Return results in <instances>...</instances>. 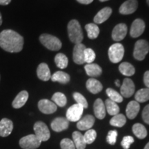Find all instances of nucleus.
I'll list each match as a JSON object with an SVG mask.
<instances>
[{
  "label": "nucleus",
  "mask_w": 149,
  "mask_h": 149,
  "mask_svg": "<svg viewBox=\"0 0 149 149\" xmlns=\"http://www.w3.org/2000/svg\"><path fill=\"white\" fill-rule=\"evenodd\" d=\"M24 37L11 29L3 30L0 33V47L8 53H19L24 46Z\"/></svg>",
  "instance_id": "1"
},
{
  "label": "nucleus",
  "mask_w": 149,
  "mask_h": 149,
  "mask_svg": "<svg viewBox=\"0 0 149 149\" xmlns=\"http://www.w3.org/2000/svg\"><path fill=\"white\" fill-rule=\"evenodd\" d=\"M68 33L70 40L75 44H80L82 42L84 35L82 30L79 22L75 19L70 21L68 24Z\"/></svg>",
  "instance_id": "2"
},
{
  "label": "nucleus",
  "mask_w": 149,
  "mask_h": 149,
  "mask_svg": "<svg viewBox=\"0 0 149 149\" xmlns=\"http://www.w3.org/2000/svg\"><path fill=\"white\" fill-rule=\"evenodd\" d=\"M40 41L43 46H45L48 50L53 51H59L62 46L59 38L53 35L46 34V33L40 35Z\"/></svg>",
  "instance_id": "3"
},
{
  "label": "nucleus",
  "mask_w": 149,
  "mask_h": 149,
  "mask_svg": "<svg viewBox=\"0 0 149 149\" xmlns=\"http://www.w3.org/2000/svg\"><path fill=\"white\" fill-rule=\"evenodd\" d=\"M149 52V44L146 40H139L135 43L134 48L133 57L138 61H142L145 59Z\"/></svg>",
  "instance_id": "4"
},
{
  "label": "nucleus",
  "mask_w": 149,
  "mask_h": 149,
  "mask_svg": "<svg viewBox=\"0 0 149 149\" xmlns=\"http://www.w3.org/2000/svg\"><path fill=\"white\" fill-rule=\"evenodd\" d=\"M124 48L120 43H115L111 46L109 50V57L111 62L116 64L120 62L124 57Z\"/></svg>",
  "instance_id": "5"
},
{
  "label": "nucleus",
  "mask_w": 149,
  "mask_h": 149,
  "mask_svg": "<svg viewBox=\"0 0 149 149\" xmlns=\"http://www.w3.org/2000/svg\"><path fill=\"white\" fill-rule=\"evenodd\" d=\"M41 141L36 135L31 134L24 136L19 140V146L23 149H36L41 145Z\"/></svg>",
  "instance_id": "6"
},
{
  "label": "nucleus",
  "mask_w": 149,
  "mask_h": 149,
  "mask_svg": "<svg viewBox=\"0 0 149 149\" xmlns=\"http://www.w3.org/2000/svg\"><path fill=\"white\" fill-rule=\"evenodd\" d=\"M35 135L41 141H46L51 137L50 130L45 123L42 122H37L33 127Z\"/></svg>",
  "instance_id": "7"
},
{
  "label": "nucleus",
  "mask_w": 149,
  "mask_h": 149,
  "mask_svg": "<svg viewBox=\"0 0 149 149\" xmlns=\"http://www.w3.org/2000/svg\"><path fill=\"white\" fill-rule=\"evenodd\" d=\"M84 109L79 104H73L67 110L66 119L69 122H78L81 119Z\"/></svg>",
  "instance_id": "8"
},
{
  "label": "nucleus",
  "mask_w": 149,
  "mask_h": 149,
  "mask_svg": "<svg viewBox=\"0 0 149 149\" xmlns=\"http://www.w3.org/2000/svg\"><path fill=\"white\" fill-rule=\"evenodd\" d=\"M39 110L44 114H52L57 110V105L53 102L43 99L38 102Z\"/></svg>",
  "instance_id": "9"
},
{
  "label": "nucleus",
  "mask_w": 149,
  "mask_h": 149,
  "mask_svg": "<svg viewBox=\"0 0 149 149\" xmlns=\"http://www.w3.org/2000/svg\"><path fill=\"white\" fill-rule=\"evenodd\" d=\"M86 46L84 44H77L74 46L73 49V53H72V58L75 64L81 65L84 64V50Z\"/></svg>",
  "instance_id": "10"
},
{
  "label": "nucleus",
  "mask_w": 149,
  "mask_h": 149,
  "mask_svg": "<svg viewBox=\"0 0 149 149\" xmlns=\"http://www.w3.org/2000/svg\"><path fill=\"white\" fill-rule=\"evenodd\" d=\"M135 92V84L132 79L126 78L123 81V84L120 88V94L124 97H130Z\"/></svg>",
  "instance_id": "11"
},
{
  "label": "nucleus",
  "mask_w": 149,
  "mask_h": 149,
  "mask_svg": "<svg viewBox=\"0 0 149 149\" xmlns=\"http://www.w3.org/2000/svg\"><path fill=\"white\" fill-rule=\"evenodd\" d=\"M145 30V23L141 19H136L132 24L130 30V36L133 38L138 37L144 33Z\"/></svg>",
  "instance_id": "12"
},
{
  "label": "nucleus",
  "mask_w": 149,
  "mask_h": 149,
  "mask_svg": "<svg viewBox=\"0 0 149 149\" xmlns=\"http://www.w3.org/2000/svg\"><path fill=\"white\" fill-rule=\"evenodd\" d=\"M127 26L125 24H119L115 26L112 32V37L113 40L116 42H120L125 38L127 34Z\"/></svg>",
  "instance_id": "13"
},
{
  "label": "nucleus",
  "mask_w": 149,
  "mask_h": 149,
  "mask_svg": "<svg viewBox=\"0 0 149 149\" xmlns=\"http://www.w3.org/2000/svg\"><path fill=\"white\" fill-rule=\"evenodd\" d=\"M137 7V0H127L121 5L119 10L122 15H130L135 13Z\"/></svg>",
  "instance_id": "14"
},
{
  "label": "nucleus",
  "mask_w": 149,
  "mask_h": 149,
  "mask_svg": "<svg viewBox=\"0 0 149 149\" xmlns=\"http://www.w3.org/2000/svg\"><path fill=\"white\" fill-rule=\"evenodd\" d=\"M69 126V121L64 117H57L51 122V126L55 132H61L66 130Z\"/></svg>",
  "instance_id": "15"
},
{
  "label": "nucleus",
  "mask_w": 149,
  "mask_h": 149,
  "mask_svg": "<svg viewBox=\"0 0 149 149\" xmlns=\"http://www.w3.org/2000/svg\"><path fill=\"white\" fill-rule=\"evenodd\" d=\"M94 123L95 117L93 115H87L78 121L77 127L80 130H89L94 125Z\"/></svg>",
  "instance_id": "16"
},
{
  "label": "nucleus",
  "mask_w": 149,
  "mask_h": 149,
  "mask_svg": "<svg viewBox=\"0 0 149 149\" xmlns=\"http://www.w3.org/2000/svg\"><path fill=\"white\" fill-rule=\"evenodd\" d=\"M13 129V123L9 119L3 118L0 121V136L5 137L10 135Z\"/></svg>",
  "instance_id": "17"
},
{
  "label": "nucleus",
  "mask_w": 149,
  "mask_h": 149,
  "mask_svg": "<svg viewBox=\"0 0 149 149\" xmlns=\"http://www.w3.org/2000/svg\"><path fill=\"white\" fill-rule=\"evenodd\" d=\"M37 74L39 79L42 81H47L51 79V74L48 64L46 63H41L39 64L37 68Z\"/></svg>",
  "instance_id": "18"
},
{
  "label": "nucleus",
  "mask_w": 149,
  "mask_h": 149,
  "mask_svg": "<svg viewBox=\"0 0 149 149\" xmlns=\"http://www.w3.org/2000/svg\"><path fill=\"white\" fill-rule=\"evenodd\" d=\"M29 99V93L26 91H22L15 97L13 101L12 106L14 109H18L24 107Z\"/></svg>",
  "instance_id": "19"
},
{
  "label": "nucleus",
  "mask_w": 149,
  "mask_h": 149,
  "mask_svg": "<svg viewBox=\"0 0 149 149\" xmlns=\"http://www.w3.org/2000/svg\"><path fill=\"white\" fill-rule=\"evenodd\" d=\"M94 113L97 118L103 120L106 116V107L105 104L101 99H97L93 106Z\"/></svg>",
  "instance_id": "20"
},
{
  "label": "nucleus",
  "mask_w": 149,
  "mask_h": 149,
  "mask_svg": "<svg viewBox=\"0 0 149 149\" xmlns=\"http://www.w3.org/2000/svg\"><path fill=\"white\" fill-rule=\"evenodd\" d=\"M139 110H140V106L137 101H131L128 104L126 107V115L130 120H133L137 117Z\"/></svg>",
  "instance_id": "21"
},
{
  "label": "nucleus",
  "mask_w": 149,
  "mask_h": 149,
  "mask_svg": "<svg viewBox=\"0 0 149 149\" xmlns=\"http://www.w3.org/2000/svg\"><path fill=\"white\" fill-rule=\"evenodd\" d=\"M112 14V9L110 7H105L102 8L95 16L94 22L96 24H102L106 22Z\"/></svg>",
  "instance_id": "22"
},
{
  "label": "nucleus",
  "mask_w": 149,
  "mask_h": 149,
  "mask_svg": "<svg viewBox=\"0 0 149 149\" xmlns=\"http://www.w3.org/2000/svg\"><path fill=\"white\" fill-rule=\"evenodd\" d=\"M86 88L88 91H90L93 94H97L101 92L103 86L101 82L94 78H91L87 80L86 81Z\"/></svg>",
  "instance_id": "23"
},
{
  "label": "nucleus",
  "mask_w": 149,
  "mask_h": 149,
  "mask_svg": "<svg viewBox=\"0 0 149 149\" xmlns=\"http://www.w3.org/2000/svg\"><path fill=\"white\" fill-rule=\"evenodd\" d=\"M86 72L90 77H98L102 72V68L97 64H87L84 66Z\"/></svg>",
  "instance_id": "24"
},
{
  "label": "nucleus",
  "mask_w": 149,
  "mask_h": 149,
  "mask_svg": "<svg viewBox=\"0 0 149 149\" xmlns=\"http://www.w3.org/2000/svg\"><path fill=\"white\" fill-rule=\"evenodd\" d=\"M72 141L77 149H84L86 146L84 135L79 131H74L72 133Z\"/></svg>",
  "instance_id": "25"
},
{
  "label": "nucleus",
  "mask_w": 149,
  "mask_h": 149,
  "mask_svg": "<svg viewBox=\"0 0 149 149\" xmlns=\"http://www.w3.org/2000/svg\"><path fill=\"white\" fill-rule=\"evenodd\" d=\"M51 79L54 82L57 81V82L65 84L69 82L70 78L69 74H67L66 72L63 71H57L53 75H51Z\"/></svg>",
  "instance_id": "26"
},
{
  "label": "nucleus",
  "mask_w": 149,
  "mask_h": 149,
  "mask_svg": "<svg viewBox=\"0 0 149 149\" xmlns=\"http://www.w3.org/2000/svg\"><path fill=\"white\" fill-rule=\"evenodd\" d=\"M119 70L123 75L130 77L133 75L135 72V69L132 64L128 62H123L119 66Z\"/></svg>",
  "instance_id": "27"
},
{
  "label": "nucleus",
  "mask_w": 149,
  "mask_h": 149,
  "mask_svg": "<svg viewBox=\"0 0 149 149\" xmlns=\"http://www.w3.org/2000/svg\"><path fill=\"white\" fill-rule=\"evenodd\" d=\"M133 132L136 137L139 139H144L147 136V130L144 125L139 123L135 124L133 126Z\"/></svg>",
  "instance_id": "28"
},
{
  "label": "nucleus",
  "mask_w": 149,
  "mask_h": 149,
  "mask_svg": "<svg viewBox=\"0 0 149 149\" xmlns=\"http://www.w3.org/2000/svg\"><path fill=\"white\" fill-rule=\"evenodd\" d=\"M88 37L91 40H95L100 34V29L95 24H88L85 26Z\"/></svg>",
  "instance_id": "29"
},
{
  "label": "nucleus",
  "mask_w": 149,
  "mask_h": 149,
  "mask_svg": "<svg viewBox=\"0 0 149 149\" xmlns=\"http://www.w3.org/2000/svg\"><path fill=\"white\" fill-rule=\"evenodd\" d=\"M105 107L107 109V111L108 113L110 115H116L119 114V112H120V107L117 105L116 102L112 101L110 99L106 100L105 102Z\"/></svg>",
  "instance_id": "30"
},
{
  "label": "nucleus",
  "mask_w": 149,
  "mask_h": 149,
  "mask_svg": "<svg viewBox=\"0 0 149 149\" xmlns=\"http://www.w3.org/2000/svg\"><path fill=\"white\" fill-rule=\"evenodd\" d=\"M135 100L138 103H143L149 100V88H141L135 93Z\"/></svg>",
  "instance_id": "31"
},
{
  "label": "nucleus",
  "mask_w": 149,
  "mask_h": 149,
  "mask_svg": "<svg viewBox=\"0 0 149 149\" xmlns=\"http://www.w3.org/2000/svg\"><path fill=\"white\" fill-rule=\"evenodd\" d=\"M126 118L123 114H117L114 115L110 120V124L116 127H122L125 125Z\"/></svg>",
  "instance_id": "32"
},
{
  "label": "nucleus",
  "mask_w": 149,
  "mask_h": 149,
  "mask_svg": "<svg viewBox=\"0 0 149 149\" xmlns=\"http://www.w3.org/2000/svg\"><path fill=\"white\" fill-rule=\"evenodd\" d=\"M52 101L58 107H64L66 106L67 100L66 97L64 93L57 92L55 93L52 97Z\"/></svg>",
  "instance_id": "33"
},
{
  "label": "nucleus",
  "mask_w": 149,
  "mask_h": 149,
  "mask_svg": "<svg viewBox=\"0 0 149 149\" xmlns=\"http://www.w3.org/2000/svg\"><path fill=\"white\" fill-rule=\"evenodd\" d=\"M55 62L58 68L64 69L68 66V59L64 54L58 53L55 57Z\"/></svg>",
  "instance_id": "34"
},
{
  "label": "nucleus",
  "mask_w": 149,
  "mask_h": 149,
  "mask_svg": "<svg viewBox=\"0 0 149 149\" xmlns=\"http://www.w3.org/2000/svg\"><path fill=\"white\" fill-rule=\"evenodd\" d=\"M107 94L109 96V99L112 101L116 102V103H121L123 101V97L121 95L120 93L117 92L113 88H107Z\"/></svg>",
  "instance_id": "35"
},
{
  "label": "nucleus",
  "mask_w": 149,
  "mask_h": 149,
  "mask_svg": "<svg viewBox=\"0 0 149 149\" xmlns=\"http://www.w3.org/2000/svg\"><path fill=\"white\" fill-rule=\"evenodd\" d=\"M96 55L91 48H86L84 50V61L86 64H91L95 59Z\"/></svg>",
  "instance_id": "36"
},
{
  "label": "nucleus",
  "mask_w": 149,
  "mask_h": 149,
  "mask_svg": "<svg viewBox=\"0 0 149 149\" xmlns=\"http://www.w3.org/2000/svg\"><path fill=\"white\" fill-rule=\"evenodd\" d=\"M97 137V133L95 130L89 129L86 132V133L84 135L85 141L86 144H91L93 143V141L95 140Z\"/></svg>",
  "instance_id": "37"
},
{
  "label": "nucleus",
  "mask_w": 149,
  "mask_h": 149,
  "mask_svg": "<svg viewBox=\"0 0 149 149\" xmlns=\"http://www.w3.org/2000/svg\"><path fill=\"white\" fill-rule=\"evenodd\" d=\"M73 97L76 102H77V104H79L80 106H81L84 109L88 108V102H87L86 98L82 95L80 94L79 93H73Z\"/></svg>",
  "instance_id": "38"
},
{
  "label": "nucleus",
  "mask_w": 149,
  "mask_h": 149,
  "mask_svg": "<svg viewBox=\"0 0 149 149\" xmlns=\"http://www.w3.org/2000/svg\"><path fill=\"white\" fill-rule=\"evenodd\" d=\"M60 146L61 149H76L73 141L68 138H64L61 141Z\"/></svg>",
  "instance_id": "39"
},
{
  "label": "nucleus",
  "mask_w": 149,
  "mask_h": 149,
  "mask_svg": "<svg viewBox=\"0 0 149 149\" xmlns=\"http://www.w3.org/2000/svg\"><path fill=\"white\" fill-rule=\"evenodd\" d=\"M117 135L118 134H117V130H110L107 137V142L111 145H114L116 143Z\"/></svg>",
  "instance_id": "40"
},
{
  "label": "nucleus",
  "mask_w": 149,
  "mask_h": 149,
  "mask_svg": "<svg viewBox=\"0 0 149 149\" xmlns=\"http://www.w3.org/2000/svg\"><path fill=\"white\" fill-rule=\"evenodd\" d=\"M134 138L132 136H125L122 139L121 145L124 149H128L130 148V145L134 143Z\"/></svg>",
  "instance_id": "41"
},
{
  "label": "nucleus",
  "mask_w": 149,
  "mask_h": 149,
  "mask_svg": "<svg viewBox=\"0 0 149 149\" xmlns=\"http://www.w3.org/2000/svg\"><path fill=\"white\" fill-rule=\"evenodd\" d=\"M142 119L145 123L149 124V104L146 105L143 110Z\"/></svg>",
  "instance_id": "42"
},
{
  "label": "nucleus",
  "mask_w": 149,
  "mask_h": 149,
  "mask_svg": "<svg viewBox=\"0 0 149 149\" xmlns=\"http://www.w3.org/2000/svg\"><path fill=\"white\" fill-rule=\"evenodd\" d=\"M144 83L147 88H149V70L145 72L144 74Z\"/></svg>",
  "instance_id": "43"
},
{
  "label": "nucleus",
  "mask_w": 149,
  "mask_h": 149,
  "mask_svg": "<svg viewBox=\"0 0 149 149\" xmlns=\"http://www.w3.org/2000/svg\"><path fill=\"white\" fill-rule=\"evenodd\" d=\"M78 2L82 4H89V3H92L93 0H77Z\"/></svg>",
  "instance_id": "44"
},
{
  "label": "nucleus",
  "mask_w": 149,
  "mask_h": 149,
  "mask_svg": "<svg viewBox=\"0 0 149 149\" xmlns=\"http://www.w3.org/2000/svg\"><path fill=\"white\" fill-rule=\"evenodd\" d=\"M12 0H0V5L1 6H7L11 2Z\"/></svg>",
  "instance_id": "45"
},
{
  "label": "nucleus",
  "mask_w": 149,
  "mask_h": 149,
  "mask_svg": "<svg viewBox=\"0 0 149 149\" xmlns=\"http://www.w3.org/2000/svg\"><path fill=\"white\" fill-rule=\"evenodd\" d=\"M115 85H116L117 86H120V80H116V81H115Z\"/></svg>",
  "instance_id": "46"
},
{
  "label": "nucleus",
  "mask_w": 149,
  "mask_h": 149,
  "mask_svg": "<svg viewBox=\"0 0 149 149\" xmlns=\"http://www.w3.org/2000/svg\"><path fill=\"white\" fill-rule=\"evenodd\" d=\"M2 24V16H1V13H0V26Z\"/></svg>",
  "instance_id": "47"
},
{
  "label": "nucleus",
  "mask_w": 149,
  "mask_h": 149,
  "mask_svg": "<svg viewBox=\"0 0 149 149\" xmlns=\"http://www.w3.org/2000/svg\"><path fill=\"white\" fill-rule=\"evenodd\" d=\"M144 149H149V142L146 145V146H145Z\"/></svg>",
  "instance_id": "48"
},
{
  "label": "nucleus",
  "mask_w": 149,
  "mask_h": 149,
  "mask_svg": "<svg viewBox=\"0 0 149 149\" xmlns=\"http://www.w3.org/2000/svg\"><path fill=\"white\" fill-rule=\"evenodd\" d=\"M100 1H102V2H104V1H109V0H100Z\"/></svg>",
  "instance_id": "49"
},
{
  "label": "nucleus",
  "mask_w": 149,
  "mask_h": 149,
  "mask_svg": "<svg viewBox=\"0 0 149 149\" xmlns=\"http://www.w3.org/2000/svg\"><path fill=\"white\" fill-rule=\"evenodd\" d=\"M146 2L148 3V5L149 6V0H146Z\"/></svg>",
  "instance_id": "50"
},
{
  "label": "nucleus",
  "mask_w": 149,
  "mask_h": 149,
  "mask_svg": "<svg viewBox=\"0 0 149 149\" xmlns=\"http://www.w3.org/2000/svg\"><path fill=\"white\" fill-rule=\"evenodd\" d=\"M0 78H1V76H0Z\"/></svg>",
  "instance_id": "51"
}]
</instances>
